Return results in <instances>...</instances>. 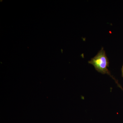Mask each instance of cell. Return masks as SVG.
<instances>
[{
  "label": "cell",
  "mask_w": 123,
  "mask_h": 123,
  "mask_svg": "<svg viewBox=\"0 0 123 123\" xmlns=\"http://www.w3.org/2000/svg\"><path fill=\"white\" fill-rule=\"evenodd\" d=\"M89 63L92 65L96 70L103 74H107L112 77L108 67L109 66V61L103 48H102L98 54L89 62Z\"/></svg>",
  "instance_id": "6da1fadb"
},
{
  "label": "cell",
  "mask_w": 123,
  "mask_h": 123,
  "mask_svg": "<svg viewBox=\"0 0 123 123\" xmlns=\"http://www.w3.org/2000/svg\"></svg>",
  "instance_id": "3957f363"
},
{
  "label": "cell",
  "mask_w": 123,
  "mask_h": 123,
  "mask_svg": "<svg viewBox=\"0 0 123 123\" xmlns=\"http://www.w3.org/2000/svg\"><path fill=\"white\" fill-rule=\"evenodd\" d=\"M122 75H123V68H122Z\"/></svg>",
  "instance_id": "7a4b0ae2"
}]
</instances>
